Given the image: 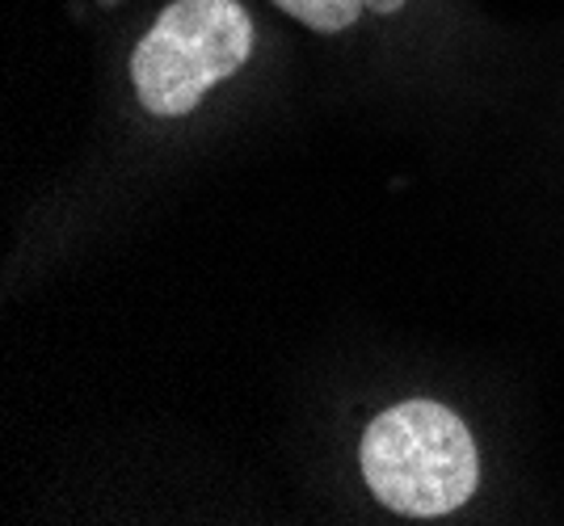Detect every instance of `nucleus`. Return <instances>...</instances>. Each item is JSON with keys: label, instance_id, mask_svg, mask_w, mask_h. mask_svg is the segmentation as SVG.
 Masks as SVG:
<instances>
[{"label": "nucleus", "instance_id": "nucleus-1", "mask_svg": "<svg viewBox=\"0 0 564 526\" xmlns=\"http://www.w3.org/2000/svg\"><path fill=\"white\" fill-rule=\"evenodd\" d=\"M367 497L397 518L438 523L485 489V451L471 421L438 396H400L376 408L354 442Z\"/></svg>", "mask_w": 564, "mask_h": 526}, {"label": "nucleus", "instance_id": "nucleus-2", "mask_svg": "<svg viewBox=\"0 0 564 526\" xmlns=\"http://www.w3.org/2000/svg\"><path fill=\"white\" fill-rule=\"evenodd\" d=\"M261 30L245 0H169L127 51V89L143 119L186 122L249 73Z\"/></svg>", "mask_w": 564, "mask_h": 526}, {"label": "nucleus", "instance_id": "nucleus-3", "mask_svg": "<svg viewBox=\"0 0 564 526\" xmlns=\"http://www.w3.org/2000/svg\"><path fill=\"white\" fill-rule=\"evenodd\" d=\"M286 22L304 25L307 34L321 39H341L362 25L397 22L413 0H270Z\"/></svg>", "mask_w": 564, "mask_h": 526}]
</instances>
